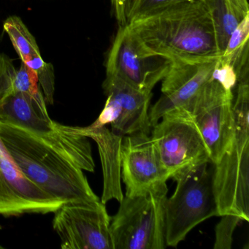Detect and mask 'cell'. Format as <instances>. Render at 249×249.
<instances>
[{
    "label": "cell",
    "mask_w": 249,
    "mask_h": 249,
    "mask_svg": "<svg viewBox=\"0 0 249 249\" xmlns=\"http://www.w3.org/2000/svg\"><path fill=\"white\" fill-rule=\"evenodd\" d=\"M128 27L151 52L172 61L204 62L221 56L205 0L167 7Z\"/></svg>",
    "instance_id": "6da1fadb"
},
{
    "label": "cell",
    "mask_w": 249,
    "mask_h": 249,
    "mask_svg": "<svg viewBox=\"0 0 249 249\" xmlns=\"http://www.w3.org/2000/svg\"><path fill=\"white\" fill-rule=\"evenodd\" d=\"M0 138L23 175L48 195L64 203L100 200L84 170L38 135L0 120Z\"/></svg>",
    "instance_id": "7a4b0ae2"
},
{
    "label": "cell",
    "mask_w": 249,
    "mask_h": 249,
    "mask_svg": "<svg viewBox=\"0 0 249 249\" xmlns=\"http://www.w3.org/2000/svg\"><path fill=\"white\" fill-rule=\"evenodd\" d=\"M232 145L213 164L212 189L217 216L234 215L249 221V110L234 109Z\"/></svg>",
    "instance_id": "3957f363"
},
{
    "label": "cell",
    "mask_w": 249,
    "mask_h": 249,
    "mask_svg": "<svg viewBox=\"0 0 249 249\" xmlns=\"http://www.w3.org/2000/svg\"><path fill=\"white\" fill-rule=\"evenodd\" d=\"M167 186L134 196H124L111 217L113 249H163L165 243L164 204Z\"/></svg>",
    "instance_id": "277c9868"
},
{
    "label": "cell",
    "mask_w": 249,
    "mask_h": 249,
    "mask_svg": "<svg viewBox=\"0 0 249 249\" xmlns=\"http://www.w3.org/2000/svg\"><path fill=\"white\" fill-rule=\"evenodd\" d=\"M208 164L190 169L173 179L176 190L164 204L167 247H177L195 227L217 216Z\"/></svg>",
    "instance_id": "5b68a950"
},
{
    "label": "cell",
    "mask_w": 249,
    "mask_h": 249,
    "mask_svg": "<svg viewBox=\"0 0 249 249\" xmlns=\"http://www.w3.org/2000/svg\"><path fill=\"white\" fill-rule=\"evenodd\" d=\"M151 137L168 179L211 163L203 138L184 108L165 113L153 126Z\"/></svg>",
    "instance_id": "8992f818"
},
{
    "label": "cell",
    "mask_w": 249,
    "mask_h": 249,
    "mask_svg": "<svg viewBox=\"0 0 249 249\" xmlns=\"http://www.w3.org/2000/svg\"><path fill=\"white\" fill-rule=\"evenodd\" d=\"M232 90L224 89L218 81H208L185 106L199 129L215 164L231 148L235 133Z\"/></svg>",
    "instance_id": "52a82bcc"
},
{
    "label": "cell",
    "mask_w": 249,
    "mask_h": 249,
    "mask_svg": "<svg viewBox=\"0 0 249 249\" xmlns=\"http://www.w3.org/2000/svg\"><path fill=\"white\" fill-rule=\"evenodd\" d=\"M172 60L156 54L128 25L119 26L106 62V74H113L141 91L152 92L163 80Z\"/></svg>",
    "instance_id": "ba28073f"
},
{
    "label": "cell",
    "mask_w": 249,
    "mask_h": 249,
    "mask_svg": "<svg viewBox=\"0 0 249 249\" xmlns=\"http://www.w3.org/2000/svg\"><path fill=\"white\" fill-rule=\"evenodd\" d=\"M53 228L63 249H113L111 216L101 200L66 202L54 213Z\"/></svg>",
    "instance_id": "9c48e42d"
},
{
    "label": "cell",
    "mask_w": 249,
    "mask_h": 249,
    "mask_svg": "<svg viewBox=\"0 0 249 249\" xmlns=\"http://www.w3.org/2000/svg\"><path fill=\"white\" fill-rule=\"evenodd\" d=\"M103 89L107 97L106 105L89 126L110 124L112 132L122 137L138 132L151 134L149 110L152 92L141 91L113 74H106Z\"/></svg>",
    "instance_id": "30bf717a"
},
{
    "label": "cell",
    "mask_w": 249,
    "mask_h": 249,
    "mask_svg": "<svg viewBox=\"0 0 249 249\" xmlns=\"http://www.w3.org/2000/svg\"><path fill=\"white\" fill-rule=\"evenodd\" d=\"M121 177L125 196L143 195L167 186L168 177L151 134L138 132L122 138Z\"/></svg>",
    "instance_id": "8fae6325"
},
{
    "label": "cell",
    "mask_w": 249,
    "mask_h": 249,
    "mask_svg": "<svg viewBox=\"0 0 249 249\" xmlns=\"http://www.w3.org/2000/svg\"><path fill=\"white\" fill-rule=\"evenodd\" d=\"M63 203L23 175L0 138V215L50 213Z\"/></svg>",
    "instance_id": "7c38bea8"
},
{
    "label": "cell",
    "mask_w": 249,
    "mask_h": 249,
    "mask_svg": "<svg viewBox=\"0 0 249 249\" xmlns=\"http://www.w3.org/2000/svg\"><path fill=\"white\" fill-rule=\"evenodd\" d=\"M218 59L204 62L172 61L170 69L162 80L163 95L149 110L151 127L165 113L183 108L196 96L212 78Z\"/></svg>",
    "instance_id": "4fadbf2b"
},
{
    "label": "cell",
    "mask_w": 249,
    "mask_h": 249,
    "mask_svg": "<svg viewBox=\"0 0 249 249\" xmlns=\"http://www.w3.org/2000/svg\"><path fill=\"white\" fill-rule=\"evenodd\" d=\"M41 91L8 96L0 100V120L43 136L56 130L59 124L51 119Z\"/></svg>",
    "instance_id": "5bb4252c"
},
{
    "label": "cell",
    "mask_w": 249,
    "mask_h": 249,
    "mask_svg": "<svg viewBox=\"0 0 249 249\" xmlns=\"http://www.w3.org/2000/svg\"><path fill=\"white\" fill-rule=\"evenodd\" d=\"M71 126L73 132L91 138L97 143L103 172L102 202L115 199L119 202L124 198L121 186V144L123 137L116 135L106 126Z\"/></svg>",
    "instance_id": "9a60e30c"
},
{
    "label": "cell",
    "mask_w": 249,
    "mask_h": 249,
    "mask_svg": "<svg viewBox=\"0 0 249 249\" xmlns=\"http://www.w3.org/2000/svg\"><path fill=\"white\" fill-rule=\"evenodd\" d=\"M41 91L36 71L21 62L16 68L14 60L0 53V100L18 92L37 94Z\"/></svg>",
    "instance_id": "2e32d148"
},
{
    "label": "cell",
    "mask_w": 249,
    "mask_h": 249,
    "mask_svg": "<svg viewBox=\"0 0 249 249\" xmlns=\"http://www.w3.org/2000/svg\"><path fill=\"white\" fill-rule=\"evenodd\" d=\"M3 30L8 34L21 62L37 72L45 62L40 54L36 39L24 21L17 16H11L3 23Z\"/></svg>",
    "instance_id": "e0dca14e"
},
{
    "label": "cell",
    "mask_w": 249,
    "mask_h": 249,
    "mask_svg": "<svg viewBox=\"0 0 249 249\" xmlns=\"http://www.w3.org/2000/svg\"><path fill=\"white\" fill-rule=\"evenodd\" d=\"M205 2L211 13L217 48L221 56L242 18L226 0H205Z\"/></svg>",
    "instance_id": "ac0fdd59"
},
{
    "label": "cell",
    "mask_w": 249,
    "mask_h": 249,
    "mask_svg": "<svg viewBox=\"0 0 249 249\" xmlns=\"http://www.w3.org/2000/svg\"><path fill=\"white\" fill-rule=\"evenodd\" d=\"M249 14L239 23L229 39L227 47L220 56V63L232 65L237 71L243 56L249 52Z\"/></svg>",
    "instance_id": "d6986e66"
},
{
    "label": "cell",
    "mask_w": 249,
    "mask_h": 249,
    "mask_svg": "<svg viewBox=\"0 0 249 249\" xmlns=\"http://www.w3.org/2000/svg\"><path fill=\"white\" fill-rule=\"evenodd\" d=\"M190 1L194 0H135L126 18V24L128 25L167 7Z\"/></svg>",
    "instance_id": "ffe728a7"
},
{
    "label": "cell",
    "mask_w": 249,
    "mask_h": 249,
    "mask_svg": "<svg viewBox=\"0 0 249 249\" xmlns=\"http://www.w3.org/2000/svg\"><path fill=\"white\" fill-rule=\"evenodd\" d=\"M219 222L215 226L214 249H231L233 234L237 225L243 221L240 217L234 215H221Z\"/></svg>",
    "instance_id": "44dd1931"
},
{
    "label": "cell",
    "mask_w": 249,
    "mask_h": 249,
    "mask_svg": "<svg viewBox=\"0 0 249 249\" xmlns=\"http://www.w3.org/2000/svg\"><path fill=\"white\" fill-rule=\"evenodd\" d=\"M39 85L42 87L43 94L46 103L53 104L55 91L54 68L52 63L45 62L43 66L37 72Z\"/></svg>",
    "instance_id": "7402d4cb"
},
{
    "label": "cell",
    "mask_w": 249,
    "mask_h": 249,
    "mask_svg": "<svg viewBox=\"0 0 249 249\" xmlns=\"http://www.w3.org/2000/svg\"><path fill=\"white\" fill-rule=\"evenodd\" d=\"M212 78L228 90H232L237 81V74L234 67L228 64L220 63L219 61L213 72Z\"/></svg>",
    "instance_id": "603a6c76"
},
{
    "label": "cell",
    "mask_w": 249,
    "mask_h": 249,
    "mask_svg": "<svg viewBox=\"0 0 249 249\" xmlns=\"http://www.w3.org/2000/svg\"><path fill=\"white\" fill-rule=\"evenodd\" d=\"M236 11L239 17L243 19L249 14V4L247 0H226Z\"/></svg>",
    "instance_id": "cb8c5ba5"
},
{
    "label": "cell",
    "mask_w": 249,
    "mask_h": 249,
    "mask_svg": "<svg viewBox=\"0 0 249 249\" xmlns=\"http://www.w3.org/2000/svg\"><path fill=\"white\" fill-rule=\"evenodd\" d=\"M2 37L1 36V35H0V43H1V42H2Z\"/></svg>",
    "instance_id": "d4e9b609"
},
{
    "label": "cell",
    "mask_w": 249,
    "mask_h": 249,
    "mask_svg": "<svg viewBox=\"0 0 249 249\" xmlns=\"http://www.w3.org/2000/svg\"><path fill=\"white\" fill-rule=\"evenodd\" d=\"M0 249H3V247L2 246H0Z\"/></svg>",
    "instance_id": "484cf974"
}]
</instances>
